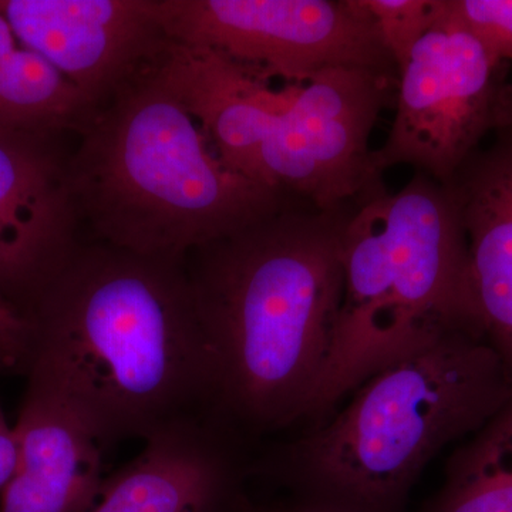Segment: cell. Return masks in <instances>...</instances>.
Returning <instances> with one entry per match:
<instances>
[{"label": "cell", "mask_w": 512, "mask_h": 512, "mask_svg": "<svg viewBox=\"0 0 512 512\" xmlns=\"http://www.w3.org/2000/svg\"><path fill=\"white\" fill-rule=\"evenodd\" d=\"M19 460V443L15 427L10 426L0 406V493L15 474Z\"/></svg>", "instance_id": "cell-19"}, {"label": "cell", "mask_w": 512, "mask_h": 512, "mask_svg": "<svg viewBox=\"0 0 512 512\" xmlns=\"http://www.w3.org/2000/svg\"><path fill=\"white\" fill-rule=\"evenodd\" d=\"M467 239V299L478 335L512 380V124L446 184Z\"/></svg>", "instance_id": "cell-11"}, {"label": "cell", "mask_w": 512, "mask_h": 512, "mask_svg": "<svg viewBox=\"0 0 512 512\" xmlns=\"http://www.w3.org/2000/svg\"><path fill=\"white\" fill-rule=\"evenodd\" d=\"M156 67L221 160L256 183L322 211L382 185L369 140L396 80L332 69L275 93L234 64L173 42Z\"/></svg>", "instance_id": "cell-6"}, {"label": "cell", "mask_w": 512, "mask_h": 512, "mask_svg": "<svg viewBox=\"0 0 512 512\" xmlns=\"http://www.w3.org/2000/svg\"><path fill=\"white\" fill-rule=\"evenodd\" d=\"M353 207L293 200L185 258L218 413L235 433L308 417L342 308V234Z\"/></svg>", "instance_id": "cell-2"}, {"label": "cell", "mask_w": 512, "mask_h": 512, "mask_svg": "<svg viewBox=\"0 0 512 512\" xmlns=\"http://www.w3.org/2000/svg\"><path fill=\"white\" fill-rule=\"evenodd\" d=\"M232 434L222 421L208 419L151 437L104 480L86 512H231L238 477Z\"/></svg>", "instance_id": "cell-12"}, {"label": "cell", "mask_w": 512, "mask_h": 512, "mask_svg": "<svg viewBox=\"0 0 512 512\" xmlns=\"http://www.w3.org/2000/svg\"><path fill=\"white\" fill-rule=\"evenodd\" d=\"M231 512H249V511H238V510H234V511H231Z\"/></svg>", "instance_id": "cell-21"}, {"label": "cell", "mask_w": 512, "mask_h": 512, "mask_svg": "<svg viewBox=\"0 0 512 512\" xmlns=\"http://www.w3.org/2000/svg\"><path fill=\"white\" fill-rule=\"evenodd\" d=\"M429 512H512V396L448 458Z\"/></svg>", "instance_id": "cell-15"}, {"label": "cell", "mask_w": 512, "mask_h": 512, "mask_svg": "<svg viewBox=\"0 0 512 512\" xmlns=\"http://www.w3.org/2000/svg\"><path fill=\"white\" fill-rule=\"evenodd\" d=\"M353 394L332 420L288 447V473L319 505L389 512L433 457L504 406L512 380L480 335L456 329Z\"/></svg>", "instance_id": "cell-5"}, {"label": "cell", "mask_w": 512, "mask_h": 512, "mask_svg": "<svg viewBox=\"0 0 512 512\" xmlns=\"http://www.w3.org/2000/svg\"><path fill=\"white\" fill-rule=\"evenodd\" d=\"M94 113L69 80L20 43L0 12V128L79 134Z\"/></svg>", "instance_id": "cell-14"}, {"label": "cell", "mask_w": 512, "mask_h": 512, "mask_svg": "<svg viewBox=\"0 0 512 512\" xmlns=\"http://www.w3.org/2000/svg\"><path fill=\"white\" fill-rule=\"evenodd\" d=\"M19 460L0 493V512H86L103 487V448L45 394L26 389Z\"/></svg>", "instance_id": "cell-13"}, {"label": "cell", "mask_w": 512, "mask_h": 512, "mask_svg": "<svg viewBox=\"0 0 512 512\" xmlns=\"http://www.w3.org/2000/svg\"><path fill=\"white\" fill-rule=\"evenodd\" d=\"M505 64L441 0L439 18L399 70L396 114L383 146L372 150L373 173L382 178L407 165L450 183L487 134L512 124Z\"/></svg>", "instance_id": "cell-8"}, {"label": "cell", "mask_w": 512, "mask_h": 512, "mask_svg": "<svg viewBox=\"0 0 512 512\" xmlns=\"http://www.w3.org/2000/svg\"><path fill=\"white\" fill-rule=\"evenodd\" d=\"M0 12L96 110L170 45L156 0H0Z\"/></svg>", "instance_id": "cell-9"}, {"label": "cell", "mask_w": 512, "mask_h": 512, "mask_svg": "<svg viewBox=\"0 0 512 512\" xmlns=\"http://www.w3.org/2000/svg\"><path fill=\"white\" fill-rule=\"evenodd\" d=\"M384 47L402 69L417 43L439 18L441 0H363Z\"/></svg>", "instance_id": "cell-16"}, {"label": "cell", "mask_w": 512, "mask_h": 512, "mask_svg": "<svg viewBox=\"0 0 512 512\" xmlns=\"http://www.w3.org/2000/svg\"><path fill=\"white\" fill-rule=\"evenodd\" d=\"M32 345V329L23 313L0 299V372H26Z\"/></svg>", "instance_id": "cell-18"}, {"label": "cell", "mask_w": 512, "mask_h": 512, "mask_svg": "<svg viewBox=\"0 0 512 512\" xmlns=\"http://www.w3.org/2000/svg\"><path fill=\"white\" fill-rule=\"evenodd\" d=\"M185 258L80 241L26 312V389L59 404L104 451L221 421Z\"/></svg>", "instance_id": "cell-1"}, {"label": "cell", "mask_w": 512, "mask_h": 512, "mask_svg": "<svg viewBox=\"0 0 512 512\" xmlns=\"http://www.w3.org/2000/svg\"><path fill=\"white\" fill-rule=\"evenodd\" d=\"M165 36L255 79L301 86L332 69L399 79L363 0H156Z\"/></svg>", "instance_id": "cell-7"}, {"label": "cell", "mask_w": 512, "mask_h": 512, "mask_svg": "<svg viewBox=\"0 0 512 512\" xmlns=\"http://www.w3.org/2000/svg\"><path fill=\"white\" fill-rule=\"evenodd\" d=\"M342 264V308L309 417L451 330L477 333L466 234L453 194L433 178L416 173L400 191L382 184L363 195L343 228Z\"/></svg>", "instance_id": "cell-4"}, {"label": "cell", "mask_w": 512, "mask_h": 512, "mask_svg": "<svg viewBox=\"0 0 512 512\" xmlns=\"http://www.w3.org/2000/svg\"><path fill=\"white\" fill-rule=\"evenodd\" d=\"M285 512H348L343 510H338V508L326 507V505L315 504L312 507L301 508V510L296 511H285Z\"/></svg>", "instance_id": "cell-20"}, {"label": "cell", "mask_w": 512, "mask_h": 512, "mask_svg": "<svg viewBox=\"0 0 512 512\" xmlns=\"http://www.w3.org/2000/svg\"><path fill=\"white\" fill-rule=\"evenodd\" d=\"M79 136L67 163L74 207L94 241L111 247L185 258L293 201L221 160L156 63L124 84Z\"/></svg>", "instance_id": "cell-3"}, {"label": "cell", "mask_w": 512, "mask_h": 512, "mask_svg": "<svg viewBox=\"0 0 512 512\" xmlns=\"http://www.w3.org/2000/svg\"><path fill=\"white\" fill-rule=\"evenodd\" d=\"M450 6L491 56L512 63V0H450Z\"/></svg>", "instance_id": "cell-17"}, {"label": "cell", "mask_w": 512, "mask_h": 512, "mask_svg": "<svg viewBox=\"0 0 512 512\" xmlns=\"http://www.w3.org/2000/svg\"><path fill=\"white\" fill-rule=\"evenodd\" d=\"M56 136L0 128V299L23 315L80 242Z\"/></svg>", "instance_id": "cell-10"}]
</instances>
